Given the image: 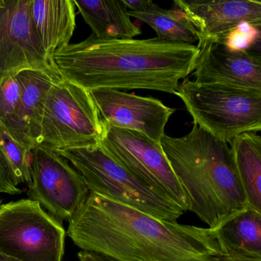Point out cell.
I'll list each match as a JSON object with an SVG mask.
<instances>
[{
	"instance_id": "cell-12",
	"label": "cell",
	"mask_w": 261,
	"mask_h": 261,
	"mask_svg": "<svg viewBox=\"0 0 261 261\" xmlns=\"http://www.w3.org/2000/svg\"><path fill=\"white\" fill-rule=\"evenodd\" d=\"M200 49L194 81L220 84L261 93V64L243 49H234L225 39L199 41Z\"/></svg>"
},
{
	"instance_id": "cell-5",
	"label": "cell",
	"mask_w": 261,
	"mask_h": 261,
	"mask_svg": "<svg viewBox=\"0 0 261 261\" xmlns=\"http://www.w3.org/2000/svg\"><path fill=\"white\" fill-rule=\"evenodd\" d=\"M175 95L193 124L227 144L243 133L261 132L260 92L185 80Z\"/></svg>"
},
{
	"instance_id": "cell-21",
	"label": "cell",
	"mask_w": 261,
	"mask_h": 261,
	"mask_svg": "<svg viewBox=\"0 0 261 261\" xmlns=\"http://www.w3.org/2000/svg\"><path fill=\"white\" fill-rule=\"evenodd\" d=\"M18 73L9 75L0 87V123L13 136L21 98V85Z\"/></svg>"
},
{
	"instance_id": "cell-17",
	"label": "cell",
	"mask_w": 261,
	"mask_h": 261,
	"mask_svg": "<svg viewBox=\"0 0 261 261\" xmlns=\"http://www.w3.org/2000/svg\"><path fill=\"white\" fill-rule=\"evenodd\" d=\"M215 231L225 255L261 259V213L258 211L248 207Z\"/></svg>"
},
{
	"instance_id": "cell-11",
	"label": "cell",
	"mask_w": 261,
	"mask_h": 261,
	"mask_svg": "<svg viewBox=\"0 0 261 261\" xmlns=\"http://www.w3.org/2000/svg\"><path fill=\"white\" fill-rule=\"evenodd\" d=\"M90 92L107 124L138 132L161 145L166 125L175 109L152 97L138 96L116 89H96Z\"/></svg>"
},
{
	"instance_id": "cell-22",
	"label": "cell",
	"mask_w": 261,
	"mask_h": 261,
	"mask_svg": "<svg viewBox=\"0 0 261 261\" xmlns=\"http://www.w3.org/2000/svg\"><path fill=\"white\" fill-rule=\"evenodd\" d=\"M21 193L22 191L14 183L0 150V193L13 196L21 194Z\"/></svg>"
},
{
	"instance_id": "cell-10",
	"label": "cell",
	"mask_w": 261,
	"mask_h": 261,
	"mask_svg": "<svg viewBox=\"0 0 261 261\" xmlns=\"http://www.w3.org/2000/svg\"><path fill=\"white\" fill-rule=\"evenodd\" d=\"M33 0H0V87L9 75L28 68L57 72L31 24Z\"/></svg>"
},
{
	"instance_id": "cell-13",
	"label": "cell",
	"mask_w": 261,
	"mask_h": 261,
	"mask_svg": "<svg viewBox=\"0 0 261 261\" xmlns=\"http://www.w3.org/2000/svg\"><path fill=\"white\" fill-rule=\"evenodd\" d=\"M198 32L199 41L225 39L242 23L261 27V0H176Z\"/></svg>"
},
{
	"instance_id": "cell-1",
	"label": "cell",
	"mask_w": 261,
	"mask_h": 261,
	"mask_svg": "<svg viewBox=\"0 0 261 261\" xmlns=\"http://www.w3.org/2000/svg\"><path fill=\"white\" fill-rule=\"evenodd\" d=\"M83 251L115 261H225L216 231L161 220L90 192L68 221Z\"/></svg>"
},
{
	"instance_id": "cell-16",
	"label": "cell",
	"mask_w": 261,
	"mask_h": 261,
	"mask_svg": "<svg viewBox=\"0 0 261 261\" xmlns=\"http://www.w3.org/2000/svg\"><path fill=\"white\" fill-rule=\"evenodd\" d=\"M73 2L93 35L99 39L130 40L141 34V29L130 21L123 0Z\"/></svg>"
},
{
	"instance_id": "cell-24",
	"label": "cell",
	"mask_w": 261,
	"mask_h": 261,
	"mask_svg": "<svg viewBox=\"0 0 261 261\" xmlns=\"http://www.w3.org/2000/svg\"><path fill=\"white\" fill-rule=\"evenodd\" d=\"M77 257L79 261H115L103 254L83 250L78 253Z\"/></svg>"
},
{
	"instance_id": "cell-18",
	"label": "cell",
	"mask_w": 261,
	"mask_h": 261,
	"mask_svg": "<svg viewBox=\"0 0 261 261\" xmlns=\"http://www.w3.org/2000/svg\"><path fill=\"white\" fill-rule=\"evenodd\" d=\"M230 144L248 207L261 213V136L243 133Z\"/></svg>"
},
{
	"instance_id": "cell-15",
	"label": "cell",
	"mask_w": 261,
	"mask_h": 261,
	"mask_svg": "<svg viewBox=\"0 0 261 261\" xmlns=\"http://www.w3.org/2000/svg\"><path fill=\"white\" fill-rule=\"evenodd\" d=\"M75 7L73 0H33L32 30L49 61L70 44L76 26Z\"/></svg>"
},
{
	"instance_id": "cell-7",
	"label": "cell",
	"mask_w": 261,
	"mask_h": 261,
	"mask_svg": "<svg viewBox=\"0 0 261 261\" xmlns=\"http://www.w3.org/2000/svg\"><path fill=\"white\" fill-rule=\"evenodd\" d=\"M66 231L36 201L0 205V253L19 261H62Z\"/></svg>"
},
{
	"instance_id": "cell-4",
	"label": "cell",
	"mask_w": 261,
	"mask_h": 261,
	"mask_svg": "<svg viewBox=\"0 0 261 261\" xmlns=\"http://www.w3.org/2000/svg\"><path fill=\"white\" fill-rule=\"evenodd\" d=\"M57 153L81 173L92 193L167 222H177L185 213L115 160L101 146Z\"/></svg>"
},
{
	"instance_id": "cell-25",
	"label": "cell",
	"mask_w": 261,
	"mask_h": 261,
	"mask_svg": "<svg viewBox=\"0 0 261 261\" xmlns=\"http://www.w3.org/2000/svg\"><path fill=\"white\" fill-rule=\"evenodd\" d=\"M123 2L132 12L144 11L152 3L151 0H123Z\"/></svg>"
},
{
	"instance_id": "cell-3",
	"label": "cell",
	"mask_w": 261,
	"mask_h": 261,
	"mask_svg": "<svg viewBox=\"0 0 261 261\" xmlns=\"http://www.w3.org/2000/svg\"><path fill=\"white\" fill-rule=\"evenodd\" d=\"M161 147L190 202V211L216 231L248 208L231 147L193 124L182 137L164 135Z\"/></svg>"
},
{
	"instance_id": "cell-27",
	"label": "cell",
	"mask_w": 261,
	"mask_h": 261,
	"mask_svg": "<svg viewBox=\"0 0 261 261\" xmlns=\"http://www.w3.org/2000/svg\"><path fill=\"white\" fill-rule=\"evenodd\" d=\"M0 261H19L16 259L12 258V257H9V256L5 255V254L0 253Z\"/></svg>"
},
{
	"instance_id": "cell-19",
	"label": "cell",
	"mask_w": 261,
	"mask_h": 261,
	"mask_svg": "<svg viewBox=\"0 0 261 261\" xmlns=\"http://www.w3.org/2000/svg\"><path fill=\"white\" fill-rule=\"evenodd\" d=\"M128 15L147 23L155 31L160 39L192 45L199 41L197 30L179 8L163 9L152 2L144 11H128Z\"/></svg>"
},
{
	"instance_id": "cell-6",
	"label": "cell",
	"mask_w": 261,
	"mask_h": 261,
	"mask_svg": "<svg viewBox=\"0 0 261 261\" xmlns=\"http://www.w3.org/2000/svg\"><path fill=\"white\" fill-rule=\"evenodd\" d=\"M102 118L90 91L61 79L49 90L40 145L55 151L99 147Z\"/></svg>"
},
{
	"instance_id": "cell-20",
	"label": "cell",
	"mask_w": 261,
	"mask_h": 261,
	"mask_svg": "<svg viewBox=\"0 0 261 261\" xmlns=\"http://www.w3.org/2000/svg\"><path fill=\"white\" fill-rule=\"evenodd\" d=\"M32 147L15 140L0 123V150L14 183L32 184Z\"/></svg>"
},
{
	"instance_id": "cell-2",
	"label": "cell",
	"mask_w": 261,
	"mask_h": 261,
	"mask_svg": "<svg viewBox=\"0 0 261 261\" xmlns=\"http://www.w3.org/2000/svg\"><path fill=\"white\" fill-rule=\"evenodd\" d=\"M197 45L147 39L104 40L94 35L70 44L50 62L61 79L88 91L146 89L175 94L196 68Z\"/></svg>"
},
{
	"instance_id": "cell-14",
	"label": "cell",
	"mask_w": 261,
	"mask_h": 261,
	"mask_svg": "<svg viewBox=\"0 0 261 261\" xmlns=\"http://www.w3.org/2000/svg\"><path fill=\"white\" fill-rule=\"evenodd\" d=\"M21 98L16 129L12 137L35 149L40 145L41 123L49 90L61 79L57 72L28 68L18 72Z\"/></svg>"
},
{
	"instance_id": "cell-9",
	"label": "cell",
	"mask_w": 261,
	"mask_h": 261,
	"mask_svg": "<svg viewBox=\"0 0 261 261\" xmlns=\"http://www.w3.org/2000/svg\"><path fill=\"white\" fill-rule=\"evenodd\" d=\"M32 180L29 199L38 202L61 223L73 217L90 193L81 173L45 146L33 150Z\"/></svg>"
},
{
	"instance_id": "cell-26",
	"label": "cell",
	"mask_w": 261,
	"mask_h": 261,
	"mask_svg": "<svg viewBox=\"0 0 261 261\" xmlns=\"http://www.w3.org/2000/svg\"><path fill=\"white\" fill-rule=\"evenodd\" d=\"M226 261H261V259L249 258L234 254H227Z\"/></svg>"
},
{
	"instance_id": "cell-8",
	"label": "cell",
	"mask_w": 261,
	"mask_h": 261,
	"mask_svg": "<svg viewBox=\"0 0 261 261\" xmlns=\"http://www.w3.org/2000/svg\"><path fill=\"white\" fill-rule=\"evenodd\" d=\"M101 147L137 177L171 199L184 212L190 211L181 186L161 145L138 132L110 125L102 120Z\"/></svg>"
},
{
	"instance_id": "cell-23",
	"label": "cell",
	"mask_w": 261,
	"mask_h": 261,
	"mask_svg": "<svg viewBox=\"0 0 261 261\" xmlns=\"http://www.w3.org/2000/svg\"><path fill=\"white\" fill-rule=\"evenodd\" d=\"M254 29L257 30V34L243 50L253 59L261 64V27Z\"/></svg>"
},
{
	"instance_id": "cell-28",
	"label": "cell",
	"mask_w": 261,
	"mask_h": 261,
	"mask_svg": "<svg viewBox=\"0 0 261 261\" xmlns=\"http://www.w3.org/2000/svg\"><path fill=\"white\" fill-rule=\"evenodd\" d=\"M1 203H2V200H1V199H0V205H1Z\"/></svg>"
}]
</instances>
